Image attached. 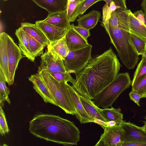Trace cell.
Segmentation results:
<instances>
[{
    "label": "cell",
    "instance_id": "cell-4",
    "mask_svg": "<svg viewBox=\"0 0 146 146\" xmlns=\"http://www.w3.org/2000/svg\"><path fill=\"white\" fill-rule=\"evenodd\" d=\"M37 73L50 92L56 106L67 114L74 115V111L70 99L68 84L57 81L45 69H38Z\"/></svg>",
    "mask_w": 146,
    "mask_h": 146
},
{
    "label": "cell",
    "instance_id": "cell-12",
    "mask_svg": "<svg viewBox=\"0 0 146 146\" xmlns=\"http://www.w3.org/2000/svg\"><path fill=\"white\" fill-rule=\"evenodd\" d=\"M35 24L42 32L49 41L52 42L63 37L68 29L58 27L38 21Z\"/></svg>",
    "mask_w": 146,
    "mask_h": 146
},
{
    "label": "cell",
    "instance_id": "cell-43",
    "mask_svg": "<svg viewBox=\"0 0 146 146\" xmlns=\"http://www.w3.org/2000/svg\"><path fill=\"white\" fill-rule=\"evenodd\" d=\"M144 25L146 26V14L145 13L144 15Z\"/></svg>",
    "mask_w": 146,
    "mask_h": 146
},
{
    "label": "cell",
    "instance_id": "cell-44",
    "mask_svg": "<svg viewBox=\"0 0 146 146\" xmlns=\"http://www.w3.org/2000/svg\"><path fill=\"white\" fill-rule=\"evenodd\" d=\"M2 0L3 1H8V0Z\"/></svg>",
    "mask_w": 146,
    "mask_h": 146
},
{
    "label": "cell",
    "instance_id": "cell-11",
    "mask_svg": "<svg viewBox=\"0 0 146 146\" xmlns=\"http://www.w3.org/2000/svg\"><path fill=\"white\" fill-rule=\"evenodd\" d=\"M68 87L70 99L76 118L81 124L95 123L94 119L88 114L84 108L80 99L79 94L72 86L69 84Z\"/></svg>",
    "mask_w": 146,
    "mask_h": 146
},
{
    "label": "cell",
    "instance_id": "cell-17",
    "mask_svg": "<svg viewBox=\"0 0 146 146\" xmlns=\"http://www.w3.org/2000/svg\"><path fill=\"white\" fill-rule=\"evenodd\" d=\"M37 6L46 10L48 14L66 10L67 0H31Z\"/></svg>",
    "mask_w": 146,
    "mask_h": 146
},
{
    "label": "cell",
    "instance_id": "cell-6",
    "mask_svg": "<svg viewBox=\"0 0 146 146\" xmlns=\"http://www.w3.org/2000/svg\"><path fill=\"white\" fill-rule=\"evenodd\" d=\"M92 46L89 44L83 48L69 51L63 60L66 72L76 74L82 71L92 58Z\"/></svg>",
    "mask_w": 146,
    "mask_h": 146
},
{
    "label": "cell",
    "instance_id": "cell-19",
    "mask_svg": "<svg viewBox=\"0 0 146 146\" xmlns=\"http://www.w3.org/2000/svg\"><path fill=\"white\" fill-rule=\"evenodd\" d=\"M20 27L36 40L42 44L44 47L47 46L50 42L42 32L36 24L28 22H24L21 24Z\"/></svg>",
    "mask_w": 146,
    "mask_h": 146
},
{
    "label": "cell",
    "instance_id": "cell-30",
    "mask_svg": "<svg viewBox=\"0 0 146 146\" xmlns=\"http://www.w3.org/2000/svg\"><path fill=\"white\" fill-rule=\"evenodd\" d=\"M49 73L54 79L59 82L66 83L69 82L72 84L74 82L75 79L72 77L70 73L67 72H63L56 71Z\"/></svg>",
    "mask_w": 146,
    "mask_h": 146
},
{
    "label": "cell",
    "instance_id": "cell-22",
    "mask_svg": "<svg viewBox=\"0 0 146 146\" xmlns=\"http://www.w3.org/2000/svg\"><path fill=\"white\" fill-rule=\"evenodd\" d=\"M47 49L48 51L56 53L63 60H64L69 52L66 43L65 35L60 39L50 43L47 46Z\"/></svg>",
    "mask_w": 146,
    "mask_h": 146
},
{
    "label": "cell",
    "instance_id": "cell-45",
    "mask_svg": "<svg viewBox=\"0 0 146 146\" xmlns=\"http://www.w3.org/2000/svg\"><path fill=\"white\" fill-rule=\"evenodd\" d=\"M84 0H81V1H83Z\"/></svg>",
    "mask_w": 146,
    "mask_h": 146
},
{
    "label": "cell",
    "instance_id": "cell-5",
    "mask_svg": "<svg viewBox=\"0 0 146 146\" xmlns=\"http://www.w3.org/2000/svg\"><path fill=\"white\" fill-rule=\"evenodd\" d=\"M131 83L128 73H118L111 83L96 96L94 103L98 107H111L119 95L128 88Z\"/></svg>",
    "mask_w": 146,
    "mask_h": 146
},
{
    "label": "cell",
    "instance_id": "cell-7",
    "mask_svg": "<svg viewBox=\"0 0 146 146\" xmlns=\"http://www.w3.org/2000/svg\"><path fill=\"white\" fill-rule=\"evenodd\" d=\"M100 126L104 132L95 146H121L125 131L121 124L111 126Z\"/></svg>",
    "mask_w": 146,
    "mask_h": 146
},
{
    "label": "cell",
    "instance_id": "cell-16",
    "mask_svg": "<svg viewBox=\"0 0 146 146\" xmlns=\"http://www.w3.org/2000/svg\"><path fill=\"white\" fill-rule=\"evenodd\" d=\"M8 34L2 32L0 35V69L3 72L6 81L8 82L9 69L7 40Z\"/></svg>",
    "mask_w": 146,
    "mask_h": 146
},
{
    "label": "cell",
    "instance_id": "cell-29",
    "mask_svg": "<svg viewBox=\"0 0 146 146\" xmlns=\"http://www.w3.org/2000/svg\"><path fill=\"white\" fill-rule=\"evenodd\" d=\"M133 44L138 55H141L146 51V42L136 36L131 34Z\"/></svg>",
    "mask_w": 146,
    "mask_h": 146
},
{
    "label": "cell",
    "instance_id": "cell-35",
    "mask_svg": "<svg viewBox=\"0 0 146 146\" xmlns=\"http://www.w3.org/2000/svg\"><path fill=\"white\" fill-rule=\"evenodd\" d=\"M74 28L77 31L86 39L90 36V30L87 29L82 27L74 26Z\"/></svg>",
    "mask_w": 146,
    "mask_h": 146
},
{
    "label": "cell",
    "instance_id": "cell-37",
    "mask_svg": "<svg viewBox=\"0 0 146 146\" xmlns=\"http://www.w3.org/2000/svg\"><path fill=\"white\" fill-rule=\"evenodd\" d=\"M133 13L136 18L141 23L144 25L145 13L143 11L141 10H138L134 12Z\"/></svg>",
    "mask_w": 146,
    "mask_h": 146
},
{
    "label": "cell",
    "instance_id": "cell-26",
    "mask_svg": "<svg viewBox=\"0 0 146 146\" xmlns=\"http://www.w3.org/2000/svg\"><path fill=\"white\" fill-rule=\"evenodd\" d=\"M6 82L5 75L2 71L0 69V105L3 107L4 102L7 101L10 104L11 102L9 98L10 90L6 85Z\"/></svg>",
    "mask_w": 146,
    "mask_h": 146
},
{
    "label": "cell",
    "instance_id": "cell-34",
    "mask_svg": "<svg viewBox=\"0 0 146 146\" xmlns=\"http://www.w3.org/2000/svg\"><path fill=\"white\" fill-rule=\"evenodd\" d=\"M111 1L115 4L116 8L115 11L116 12H121L127 10L126 0H111Z\"/></svg>",
    "mask_w": 146,
    "mask_h": 146
},
{
    "label": "cell",
    "instance_id": "cell-42",
    "mask_svg": "<svg viewBox=\"0 0 146 146\" xmlns=\"http://www.w3.org/2000/svg\"><path fill=\"white\" fill-rule=\"evenodd\" d=\"M142 57L146 59V51L143 53L142 55Z\"/></svg>",
    "mask_w": 146,
    "mask_h": 146
},
{
    "label": "cell",
    "instance_id": "cell-28",
    "mask_svg": "<svg viewBox=\"0 0 146 146\" xmlns=\"http://www.w3.org/2000/svg\"><path fill=\"white\" fill-rule=\"evenodd\" d=\"M146 76V59L142 57L139 63L133 76L131 86L134 88L138 82Z\"/></svg>",
    "mask_w": 146,
    "mask_h": 146
},
{
    "label": "cell",
    "instance_id": "cell-20",
    "mask_svg": "<svg viewBox=\"0 0 146 146\" xmlns=\"http://www.w3.org/2000/svg\"><path fill=\"white\" fill-rule=\"evenodd\" d=\"M101 15L99 11L93 10L88 14L81 16L77 20L78 25L90 30L97 25Z\"/></svg>",
    "mask_w": 146,
    "mask_h": 146
},
{
    "label": "cell",
    "instance_id": "cell-2",
    "mask_svg": "<svg viewBox=\"0 0 146 146\" xmlns=\"http://www.w3.org/2000/svg\"><path fill=\"white\" fill-rule=\"evenodd\" d=\"M29 130L37 137L64 146L77 145L80 140V131L73 122L53 114H35Z\"/></svg>",
    "mask_w": 146,
    "mask_h": 146
},
{
    "label": "cell",
    "instance_id": "cell-38",
    "mask_svg": "<svg viewBox=\"0 0 146 146\" xmlns=\"http://www.w3.org/2000/svg\"><path fill=\"white\" fill-rule=\"evenodd\" d=\"M146 146V144L137 142L123 143L121 146Z\"/></svg>",
    "mask_w": 146,
    "mask_h": 146
},
{
    "label": "cell",
    "instance_id": "cell-27",
    "mask_svg": "<svg viewBox=\"0 0 146 146\" xmlns=\"http://www.w3.org/2000/svg\"><path fill=\"white\" fill-rule=\"evenodd\" d=\"M101 1L103 0H84L81 1L73 13L70 22L74 21L78 16L84 14L92 5Z\"/></svg>",
    "mask_w": 146,
    "mask_h": 146
},
{
    "label": "cell",
    "instance_id": "cell-40",
    "mask_svg": "<svg viewBox=\"0 0 146 146\" xmlns=\"http://www.w3.org/2000/svg\"><path fill=\"white\" fill-rule=\"evenodd\" d=\"M106 2V4L109 5L110 4L111 0H103Z\"/></svg>",
    "mask_w": 146,
    "mask_h": 146
},
{
    "label": "cell",
    "instance_id": "cell-32",
    "mask_svg": "<svg viewBox=\"0 0 146 146\" xmlns=\"http://www.w3.org/2000/svg\"><path fill=\"white\" fill-rule=\"evenodd\" d=\"M9 128L5 115L2 107L0 106V133L2 136L9 133Z\"/></svg>",
    "mask_w": 146,
    "mask_h": 146
},
{
    "label": "cell",
    "instance_id": "cell-36",
    "mask_svg": "<svg viewBox=\"0 0 146 146\" xmlns=\"http://www.w3.org/2000/svg\"><path fill=\"white\" fill-rule=\"evenodd\" d=\"M129 96L130 99L139 106V101L140 99L141 98V95L137 93L132 90L129 93Z\"/></svg>",
    "mask_w": 146,
    "mask_h": 146
},
{
    "label": "cell",
    "instance_id": "cell-23",
    "mask_svg": "<svg viewBox=\"0 0 146 146\" xmlns=\"http://www.w3.org/2000/svg\"><path fill=\"white\" fill-rule=\"evenodd\" d=\"M19 41V47L23 54L32 62H34L35 58L33 55L24 31L19 27L15 33Z\"/></svg>",
    "mask_w": 146,
    "mask_h": 146
},
{
    "label": "cell",
    "instance_id": "cell-39",
    "mask_svg": "<svg viewBox=\"0 0 146 146\" xmlns=\"http://www.w3.org/2000/svg\"><path fill=\"white\" fill-rule=\"evenodd\" d=\"M141 6L143 11L146 14V0H143Z\"/></svg>",
    "mask_w": 146,
    "mask_h": 146
},
{
    "label": "cell",
    "instance_id": "cell-18",
    "mask_svg": "<svg viewBox=\"0 0 146 146\" xmlns=\"http://www.w3.org/2000/svg\"><path fill=\"white\" fill-rule=\"evenodd\" d=\"M40 21L42 23L68 29L70 25L67 16L66 10L48 14L46 19Z\"/></svg>",
    "mask_w": 146,
    "mask_h": 146
},
{
    "label": "cell",
    "instance_id": "cell-1",
    "mask_svg": "<svg viewBox=\"0 0 146 146\" xmlns=\"http://www.w3.org/2000/svg\"><path fill=\"white\" fill-rule=\"evenodd\" d=\"M121 65L111 47L90 60L86 66L75 74L72 87L80 95L91 100L116 77Z\"/></svg>",
    "mask_w": 146,
    "mask_h": 146
},
{
    "label": "cell",
    "instance_id": "cell-24",
    "mask_svg": "<svg viewBox=\"0 0 146 146\" xmlns=\"http://www.w3.org/2000/svg\"><path fill=\"white\" fill-rule=\"evenodd\" d=\"M100 111L107 122H115L116 125L121 124L123 121V114L119 108L116 109L112 107L111 108L100 109Z\"/></svg>",
    "mask_w": 146,
    "mask_h": 146
},
{
    "label": "cell",
    "instance_id": "cell-3",
    "mask_svg": "<svg viewBox=\"0 0 146 146\" xmlns=\"http://www.w3.org/2000/svg\"><path fill=\"white\" fill-rule=\"evenodd\" d=\"M122 63L128 69L134 68L139 59L133 43L131 33L118 28H105Z\"/></svg>",
    "mask_w": 146,
    "mask_h": 146
},
{
    "label": "cell",
    "instance_id": "cell-41",
    "mask_svg": "<svg viewBox=\"0 0 146 146\" xmlns=\"http://www.w3.org/2000/svg\"><path fill=\"white\" fill-rule=\"evenodd\" d=\"M142 127L144 130L146 131V117L145 118V120L144 122V125Z\"/></svg>",
    "mask_w": 146,
    "mask_h": 146
},
{
    "label": "cell",
    "instance_id": "cell-25",
    "mask_svg": "<svg viewBox=\"0 0 146 146\" xmlns=\"http://www.w3.org/2000/svg\"><path fill=\"white\" fill-rule=\"evenodd\" d=\"M24 31L31 52L33 56L35 57L42 54L44 46L28 33Z\"/></svg>",
    "mask_w": 146,
    "mask_h": 146
},
{
    "label": "cell",
    "instance_id": "cell-33",
    "mask_svg": "<svg viewBox=\"0 0 146 146\" xmlns=\"http://www.w3.org/2000/svg\"><path fill=\"white\" fill-rule=\"evenodd\" d=\"M81 0H75L70 3L67 6V14L70 22L72 15L78 5L81 2Z\"/></svg>",
    "mask_w": 146,
    "mask_h": 146
},
{
    "label": "cell",
    "instance_id": "cell-31",
    "mask_svg": "<svg viewBox=\"0 0 146 146\" xmlns=\"http://www.w3.org/2000/svg\"><path fill=\"white\" fill-rule=\"evenodd\" d=\"M132 90L140 94L141 98H146V76L141 79Z\"/></svg>",
    "mask_w": 146,
    "mask_h": 146
},
{
    "label": "cell",
    "instance_id": "cell-13",
    "mask_svg": "<svg viewBox=\"0 0 146 146\" xmlns=\"http://www.w3.org/2000/svg\"><path fill=\"white\" fill-rule=\"evenodd\" d=\"M73 24L70 27L65 35L66 43L69 51H72L86 46L89 44L87 40L76 30Z\"/></svg>",
    "mask_w": 146,
    "mask_h": 146
},
{
    "label": "cell",
    "instance_id": "cell-10",
    "mask_svg": "<svg viewBox=\"0 0 146 146\" xmlns=\"http://www.w3.org/2000/svg\"><path fill=\"white\" fill-rule=\"evenodd\" d=\"M121 124L125 131L122 138V143L137 142L146 144V131L142 127H139L129 122L124 121Z\"/></svg>",
    "mask_w": 146,
    "mask_h": 146
},
{
    "label": "cell",
    "instance_id": "cell-21",
    "mask_svg": "<svg viewBox=\"0 0 146 146\" xmlns=\"http://www.w3.org/2000/svg\"><path fill=\"white\" fill-rule=\"evenodd\" d=\"M130 33L146 42V26L141 23L129 9Z\"/></svg>",
    "mask_w": 146,
    "mask_h": 146
},
{
    "label": "cell",
    "instance_id": "cell-8",
    "mask_svg": "<svg viewBox=\"0 0 146 146\" xmlns=\"http://www.w3.org/2000/svg\"><path fill=\"white\" fill-rule=\"evenodd\" d=\"M7 37L9 69V80L8 84L10 86L14 83L15 71L18 68L20 60L23 58L26 57L22 55L20 49L13 38L8 34Z\"/></svg>",
    "mask_w": 146,
    "mask_h": 146
},
{
    "label": "cell",
    "instance_id": "cell-14",
    "mask_svg": "<svg viewBox=\"0 0 146 146\" xmlns=\"http://www.w3.org/2000/svg\"><path fill=\"white\" fill-rule=\"evenodd\" d=\"M79 97L86 111L94 119L95 123L100 126H106V123L108 122L101 114L100 108L97 106L91 99L79 94Z\"/></svg>",
    "mask_w": 146,
    "mask_h": 146
},
{
    "label": "cell",
    "instance_id": "cell-15",
    "mask_svg": "<svg viewBox=\"0 0 146 146\" xmlns=\"http://www.w3.org/2000/svg\"><path fill=\"white\" fill-rule=\"evenodd\" d=\"M28 79L32 83L34 89L42 97L45 103L56 106L50 92L37 73L32 75L28 77Z\"/></svg>",
    "mask_w": 146,
    "mask_h": 146
},
{
    "label": "cell",
    "instance_id": "cell-9",
    "mask_svg": "<svg viewBox=\"0 0 146 146\" xmlns=\"http://www.w3.org/2000/svg\"><path fill=\"white\" fill-rule=\"evenodd\" d=\"M39 69H45L49 72H67L63 60L56 53L47 50L41 56Z\"/></svg>",
    "mask_w": 146,
    "mask_h": 146
}]
</instances>
